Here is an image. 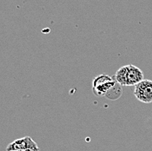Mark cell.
Instances as JSON below:
<instances>
[{"label": "cell", "instance_id": "cell-5", "mask_svg": "<svg viewBox=\"0 0 152 151\" xmlns=\"http://www.w3.org/2000/svg\"><path fill=\"white\" fill-rule=\"evenodd\" d=\"M126 76H127V66L126 65L119 68L117 70L116 75L114 76L115 80L121 86H126V83H127Z\"/></svg>", "mask_w": 152, "mask_h": 151}, {"label": "cell", "instance_id": "cell-4", "mask_svg": "<svg viewBox=\"0 0 152 151\" xmlns=\"http://www.w3.org/2000/svg\"><path fill=\"white\" fill-rule=\"evenodd\" d=\"M127 66V83L126 86H136L142 80H144L143 72L141 69L133 64H128Z\"/></svg>", "mask_w": 152, "mask_h": 151}, {"label": "cell", "instance_id": "cell-6", "mask_svg": "<svg viewBox=\"0 0 152 151\" xmlns=\"http://www.w3.org/2000/svg\"><path fill=\"white\" fill-rule=\"evenodd\" d=\"M17 151H39V150H17Z\"/></svg>", "mask_w": 152, "mask_h": 151}, {"label": "cell", "instance_id": "cell-2", "mask_svg": "<svg viewBox=\"0 0 152 151\" xmlns=\"http://www.w3.org/2000/svg\"><path fill=\"white\" fill-rule=\"evenodd\" d=\"M134 95L136 98L143 104L152 103V80L144 79L135 86Z\"/></svg>", "mask_w": 152, "mask_h": 151}, {"label": "cell", "instance_id": "cell-1", "mask_svg": "<svg viewBox=\"0 0 152 151\" xmlns=\"http://www.w3.org/2000/svg\"><path fill=\"white\" fill-rule=\"evenodd\" d=\"M117 84L115 77L106 74L96 76L93 82V91L96 96H105Z\"/></svg>", "mask_w": 152, "mask_h": 151}, {"label": "cell", "instance_id": "cell-3", "mask_svg": "<svg viewBox=\"0 0 152 151\" xmlns=\"http://www.w3.org/2000/svg\"><path fill=\"white\" fill-rule=\"evenodd\" d=\"M23 150H40L37 142H35L30 136H24L23 138H19L14 142H10L6 147V151H17Z\"/></svg>", "mask_w": 152, "mask_h": 151}]
</instances>
